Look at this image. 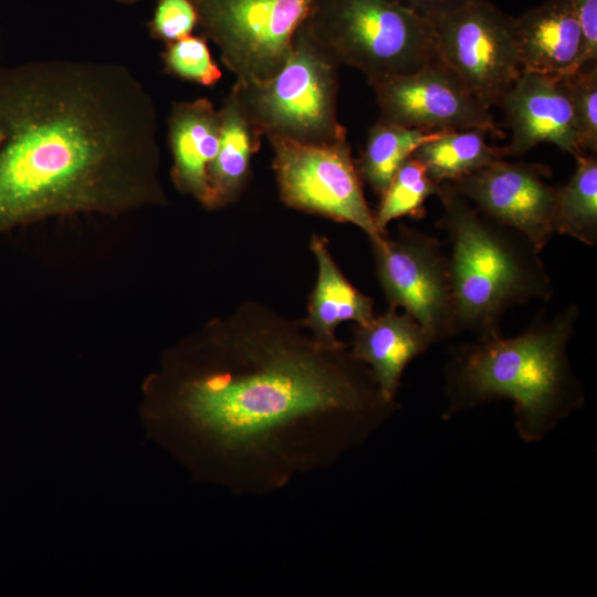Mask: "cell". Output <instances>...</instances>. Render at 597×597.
Listing matches in <instances>:
<instances>
[{
	"label": "cell",
	"mask_w": 597,
	"mask_h": 597,
	"mask_svg": "<svg viewBox=\"0 0 597 597\" xmlns=\"http://www.w3.org/2000/svg\"><path fill=\"white\" fill-rule=\"evenodd\" d=\"M522 71L567 75L580 69V32L569 0H545L514 17Z\"/></svg>",
	"instance_id": "obj_15"
},
{
	"label": "cell",
	"mask_w": 597,
	"mask_h": 597,
	"mask_svg": "<svg viewBox=\"0 0 597 597\" xmlns=\"http://www.w3.org/2000/svg\"><path fill=\"white\" fill-rule=\"evenodd\" d=\"M440 184L434 182L423 165L410 156L395 172L374 213L375 223L381 233L389 222L401 217L422 219L426 216V200L438 196Z\"/></svg>",
	"instance_id": "obj_22"
},
{
	"label": "cell",
	"mask_w": 597,
	"mask_h": 597,
	"mask_svg": "<svg viewBox=\"0 0 597 597\" xmlns=\"http://www.w3.org/2000/svg\"><path fill=\"white\" fill-rule=\"evenodd\" d=\"M167 125L174 185L202 206L213 208L209 168L219 148L218 109L206 97L176 101L171 104Z\"/></svg>",
	"instance_id": "obj_14"
},
{
	"label": "cell",
	"mask_w": 597,
	"mask_h": 597,
	"mask_svg": "<svg viewBox=\"0 0 597 597\" xmlns=\"http://www.w3.org/2000/svg\"><path fill=\"white\" fill-rule=\"evenodd\" d=\"M218 112L219 148L209 168L213 208L229 205L239 197L248 180L251 158L264 137L231 90Z\"/></svg>",
	"instance_id": "obj_18"
},
{
	"label": "cell",
	"mask_w": 597,
	"mask_h": 597,
	"mask_svg": "<svg viewBox=\"0 0 597 597\" xmlns=\"http://www.w3.org/2000/svg\"><path fill=\"white\" fill-rule=\"evenodd\" d=\"M151 94L115 62L0 65V232L167 202Z\"/></svg>",
	"instance_id": "obj_2"
},
{
	"label": "cell",
	"mask_w": 597,
	"mask_h": 597,
	"mask_svg": "<svg viewBox=\"0 0 597 597\" xmlns=\"http://www.w3.org/2000/svg\"><path fill=\"white\" fill-rule=\"evenodd\" d=\"M305 22L369 85L439 60L430 21L394 0H315Z\"/></svg>",
	"instance_id": "obj_6"
},
{
	"label": "cell",
	"mask_w": 597,
	"mask_h": 597,
	"mask_svg": "<svg viewBox=\"0 0 597 597\" xmlns=\"http://www.w3.org/2000/svg\"><path fill=\"white\" fill-rule=\"evenodd\" d=\"M379 122L433 132L480 128L501 136L490 108L483 105L440 61L370 84Z\"/></svg>",
	"instance_id": "obj_11"
},
{
	"label": "cell",
	"mask_w": 597,
	"mask_h": 597,
	"mask_svg": "<svg viewBox=\"0 0 597 597\" xmlns=\"http://www.w3.org/2000/svg\"><path fill=\"white\" fill-rule=\"evenodd\" d=\"M377 276L390 307H402L432 343L461 333L457 320L449 259L440 242L401 226L396 237L371 242Z\"/></svg>",
	"instance_id": "obj_10"
},
{
	"label": "cell",
	"mask_w": 597,
	"mask_h": 597,
	"mask_svg": "<svg viewBox=\"0 0 597 597\" xmlns=\"http://www.w3.org/2000/svg\"><path fill=\"white\" fill-rule=\"evenodd\" d=\"M438 197L439 227L450 243L451 286L461 332L499 335L507 310L549 301L551 276L533 243L519 231L489 218L447 182Z\"/></svg>",
	"instance_id": "obj_4"
},
{
	"label": "cell",
	"mask_w": 597,
	"mask_h": 597,
	"mask_svg": "<svg viewBox=\"0 0 597 597\" xmlns=\"http://www.w3.org/2000/svg\"><path fill=\"white\" fill-rule=\"evenodd\" d=\"M341 65L304 20L293 35L286 62L272 78L235 82L231 91L264 137L336 144L347 140L337 116Z\"/></svg>",
	"instance_id": "obj_5"
},
{
	"label": "cell",
	"mask_w": 597,
	"mask_h": 597,
	"mask_svg": "<svg viewBox=\"0 0 597 597\" xmlns=\"http://www.w3.org/2000/svg\"><path fill=\"white\" fill-rule=\"evenodd\" d=\"M499 106L511 129L504 156H522L541 143L582 156L564 75L522 71Z\"/></svg>",
	"instance_id": "obj_13"
},
{
	"label": "cell",
	"mask_w": 597,
	"mask_h": 597,
	"mask_svg": "<svg viewBox=\"0 0 597 597\" xmlns=\"http://www.w3.org/2000/svg\"><path fill=\"white\" fill-rule=\"evenodd\" d=\"M579 308L572 303L553 316L537 315L512 337H476L455 346L444 366L449 420L490 401H512L515 429L525 442H538L586 399L567 348Z\"/></svg>",
	"instance_id": "obj_3"
},
{
	"label": "cell",
	"mask_w": 597,
	"mask_h": 597,
	"mask_svg": "<svg viewBox=\"0 0 597 597\" xmlns=\"http://www.w3.org/2000/svg\"><path fill=\"white\" fill-rule=\"evenodd\" d=\"M398 408L348 345L252 303L166 354L140 417L193 481L263 496L333 467Z\"/></svg>",
	"instance_id": "obj_1"
},
{
	"label": "cell",
	"mask_w": 597,
	"mask_h": 597,
	"mask_svg": "<svg viewBox=\"0 0 597 597\" xmlns=\"http://www.w3.org/2000/svg\"><path fill=\"white\" fill-rule=\"evenodd\" d=\"M198 28V14L191 0H157L147 22L151 39L165 44L193 33Z\"/></svg>",
	"instance_id": "obj_25"
},
{
	"label": "cell",
	"mask_w": 597,
	"mask_h": 597,
	"mask_svg": "<svg viewBox=\"0 0 597 597\" xmlns=\"http://www.w3.org/2000/svg\"><path fill=\"white\" fill-rule=\"evenodd\" d=\"M432 341L407 312L397 308L354 327L352 353L371 370L383 394L396 399L401 377L411 360L426 353Z\"/></svg>",
	"instance_id": "obj_16"
},
{
	"label": "cell",
	"mask_w": 597,
	"mask_h": 597,
	"mask_svg": "<svg viewBox=\"0 0 597 597\" xmlns=\"http://www.w3.org/2000/svg\"><path fill=\"white\" fill-rule=\"evenodd\" d=\"M577 143L583 153L597 155V63L564 75Z\"/></svg>",
	"instance_id": "obj_24"
},
{
	"label": "cell",
	"mask_w": 597,
	"mask_h": 597,
	"mask_svg": "<svg viewBox=\"0 0 597 597\" xmlns=\"http://www.w3.org/2000/svg\"><path fill=\"white\" fill-rule=\"evenodd\" d=\"M112 1H114L116 3H119V4L130 6V4L138 3L142 0H112Z\"/></svg>",
	"instance_id": "obj_28"
},
{
	"label": "cell",
	"mask_w": 597,
	"mask_h": 597,
	"mask_svg": "<svg viewBox=\"0 0 597 597\" xmlns=\"http://www.w3.org/2000/svg\"><path fill=\"white\" fill-rule=\"evenodd\" d=\"M165 73L202 86H213L222 76L202 34H190L165 44L161 52Z\"/></svg>",
	"instance_id": "obj_23"
},
{
	"label": "cell",
	"mask_w": 597,
	"mask_h": 597,
	"mask_svg": "<svg viewBox=\"0 0 597 597\" xmlns=\"http://www.w3.org/2000/svg\"><path fill=\"white\" fill-rule=\"evenodd\" d=\"M551 175L546 165L501 158L447 184L489 218L525 235L542 252L556 234L557 187L546 181Z\"/></svg>",
	"instance_id": "obj_12"
},
{
	"label": "cell",
	"mask_w": 597,
	"mask_h": 597,
	"mask_svg": "<svg viewBox=\"0 0 597 597\" xmlns=\"http://www.w3.org/2000/svg\"><path fill=\"white\" fill-rule=\"evenodd\" d=\"M580 32V67L597 63V0H569Z\"/></svg>",
	"instance_id": "obj_26"
},
{
	"label": "cell",
	"mask_w": 597,
	"mask_h": 597,
	"mask_svg": "<svg viewBox=\"0 0 597 597\" xmlns=\"http://www.w3.org/2000/svg\"><path fill=\"white\" fill-rule=\"evenodd\" d=\"M400 6L431 21L436 17L455 9L468 0H394Z\"/></svg>",
	"instance_id": "obj_27"
},
{
	"label": "cell",
	"mask_w": 597,
	"mask_h": 597,
	"mask_svg": "<svg viewBox=\"0 0 597 597\" xmlns=\"http://www.w3.org/2000/svg\"><path fill=\"white\" fill-rule=\"evenodd\" d=\"M442 133L443 130L407 128L378 121L369 128L365 148L355 160L362 180L381 196L402 163L412 156L420 145Z\"/></svg>",
	"instance_id": "obj_20"
},
{
	"label": "cell",
	"mask_w": 597,
	"mask_h": 597,
	"mask_svg": "<svg viewBox=\"0 0 597 597\" xmlns=\"http://www.w3.org/2000/svg\"><path fill=\"white\" fill-rule=\"evenodd\" d=\"M430 23L438 59L483 105L499 106L522 72L514 17L489 0H468Z\"/></svg>",
	"instance_id": "obj_8"
},
{
	"label": "cell",
	"mask_w": 597,
	"mask_h": 597,
	"mask_svg": "<svg viewBox=\"0 0 597 597\" xmlns=\"http://www.w3.org/2000/svg\"><path fill=\"white\" fill-rule=\"evenodd\" d=\"M484 129L443 132L412 154L437 184L452 182L503 158L501 148L486 143Z\"/></svg>",
	"instance_id": "obj_19"
},
{
	"label": "cell",
	"mask_w": 597,
	"mask_h": 597,
	"mask_svg": "<svg viewBox=\"0 0 597 597\" xmlns=\"http://www.w3.org/2000/svg\"><path fill=\"white\" fill-rule=\"evenodd\" d=\"M201 34L219 49L238 83L272 78L315 0H191Z\"/></svg>",
	"instance_id": "obj_7"
},
{
	"label": "cell",
	"mask_w": 597,
	"mask_h": 597,
	"mask_svg": "<svg viewBox=\"0 0 597 597\" xmlns=\"http://www.w3.org/2000/svg\"><path fill=\"white\" fill-rule=\"evenodd\" d=\"M311 250L317 261L318 276L304 323L321 345L337 347L344 343L337 339L336 327L345 321L369 322L375 316L373 300L345 277L332 258L325 238L313 235Z\"/></svg>",
	"instance_id": "obj_17"
},
{
	"label": "cell",
	"mask_w": 597,
	"mask_h": 597,
	"mask_svg": "<svg viewBox=\"0 0 597 597\" xmlns=\"http://www.w3.org/2000/svg\"><path fill=\"white\" fill-rule=\"evenodd\" d=\"M567 184L557 187L555 231L594 247L597 243V156L583 154Z\"/></svg>",
	"instance_id": "obj_21"
},
{
	"label": "cell",
	"mask_w": 597,
	"mask_h": 597,
	"mask_svg": "<svg viewBox=\"0 0 597 597\" xmlns=\"http://www.w3.org/2000/svg\"><path fill=\"white\" fill-rule=\"evenodd\" d=\"M281 200L289 207L362 229L371 242L381 240L364 196L362 178L347 140L307 145L268 138Z\"/></svg>",
	"instance_id": "obj_9"
}]
</instances>
